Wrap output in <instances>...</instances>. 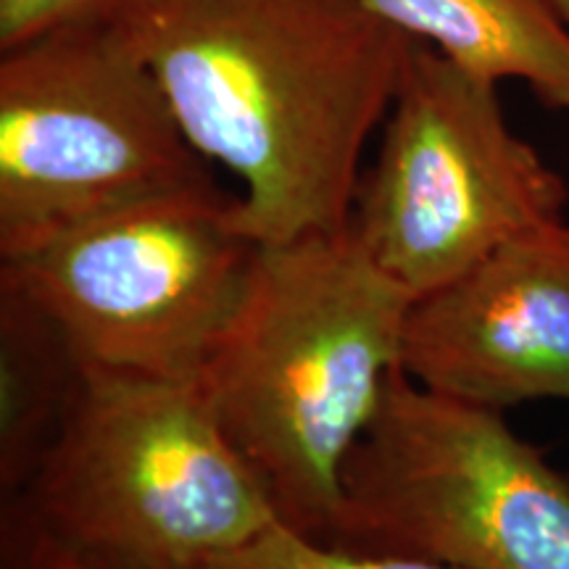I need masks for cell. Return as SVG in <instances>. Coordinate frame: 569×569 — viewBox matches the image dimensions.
<instances>
[{
    "mask_svg": "<svg viewBox=\"0 0 569 569\" xmlns=\"http://www.w3.org/2000/svg\"><path fill=\"white\" fill-rule=\"evenodd\" d=\"M411 40L472 74L519 80L569 113V27L553 0H365Z\"/></svg>",
    "mask_w": 569,
    "mask_h": 569,
    "instance_id": "cell-9",
    "label": "cell"
},
{
    "mask_svg": "<svg viewBox=\"0 0 569 569\" xmlns=\"http://www.w3.org/2000/svg\"><path fill=\"white\" fill-rule=\"evenodd\" d=\"M111 0H0V51L63 21L101 13Z\"/></svg>",
    "mask_w": 569,
    "mask_h": 569,
    "instance_id": "cell-13",
    "label": "cell"
},
{
    "mask_svg": "<svg viewBox=\"0 0 569 569\" xmlns=\"http://www.w3.org/2000/svg\"><path fill=\"white\" fill-rule=\"evenodd\" d=\"M234 201L211 180L117 206L0 259V280L59 322L88 372L196 380L256 253Z\"/></svg>",
    "mask_w": 569,
    "mask_h": 569,
    "instance_id": "cell-7",
    "label": "cell"
},
{
    "mask_svg": "<svg viewBox=\"0 0 569 569\" xmlns=\"http://www.w3.org/2000/svg\"><path fill=\"white\" fill-rule=\"evenodd\" d=\"M82 561L193 569L282 525L201 380L88 372V388L17 496Z\"/></svg>",
    "mask_w": 569,
    "mask_h": 569,
    "instance_id": "cell-3",
    "label": "cell"
},
{
    "mask_svg": "<svg viewBox=\"0 0 569 569\" xmlns=\"http://www.w3.org/2000/svg\"><path fill=\"white\" fill-rule=\"evenodd\" d=\"M325 543L465 569H569V472L503 415L430 393L398 367L346 461Z\"/></svg>",
    "mask_w": 569,
    "mask_h": 569,
    "instance_id": "cell-5",
    "label": "cell"
},
{
    "mask_svg": "<svg viewBox=\"0 0 569 569\" xmlns=\"http://www.w3.org/2000/svg\"><path fill=\"white\" fill-rule=\"evenodd\" d=\"M411 301L351 227L256 246L198 380L288 528L330 538L346 461L401 367Z\"/></svg>",
    "mask_w": 569,
    "mask_h": 569,
    "instance_id": "cell-2",
    "label": "cell"
},
{
    "mask_svg": "<svg viewBox=\"0 0 569 569\" xmlns=\"http://www.w3.org/2000/svg\"><path fill=\"white\" fill-rule=\"evenodd\" d=\"M82 569H111V567H101V565H90V561H82Z\"/></svg>",
    "mask_w": 569,
    "mask_h": 569,
    "instance_id": "cell-15",
    "label": "cell"
},
{
    "mask_svg": "<svg viewBox=\"0 0 569 569\" xmlns=\"http://www.w3.org/2000/svg\"><path fill=\"white\" fill-rule=\"evenodd\" d=\"M0 569H82L21 498L0 501Z\"/></svg>",
    "mask_w": 569,
    "mask_h": 569,
    "instance_id": "cell-12",
    "label": "cell"
},
{
    "mask_svg": "<svg viewBox=\"0 0 569 569\" xmlns=\"http://www.w3.org/2000/svg\"><path fill=\"white\" fill-rule=\"evenodd\" d=\"M401 369L430 393L498 415L569 401V224L522 234L415 298Z\"/></svg>",
    "mask_w": 569,
    "mask_h": 569,
    "instance_id": "cell-8",
    "label": "cell"
},
{
    "mask_svg": "<svg viewBox=\"0 0 569 569\" xmlns=\"http://www.w3.org/2000/svg\"><path fill=\"white\" fill-rule=\"evenodd\" d=\"M193 569H465L446 561L340 549L309 538L288 525H274L243 549L213 557Z\"/></svg>",
    "mask_w": 569,
    "mask_h": 569,
    "instance_id": "cell-11",
    "label": "cell"
},
{
    "mask_svg": "<svg viewBox=\"0 0 569 569\" xmlns=\"http://www.w3.org/2000/svg\"><path fill=\"white\" fill-rule=\"evenodd\" d=\"M88 388L59 322L0 280V501L30 488Z\"/></svg>",
    "mask_w": 569,
    "mask_h": 569,
    "instance_id": "cell-10",
    "label": "cell"
},
{
    "mask_svg": "<svg viewBox=\"0 0 569 569\" xmlns=\"http://www.w3.org/2000/svg\"><path fill=\"white\" fill-rule=\"evenodd\" d=\"M211 180L151 67L103 13L0 51V259Z\"/></svg>",
    "mask_w": 569,
    "mask_h": 569,
    "instance_id": "cell-4",
    "label": "cell"
},
{
    "mask_svg": "<svg viewBox=\"0 0 569 569\" xmlns=\"http://www.w3.org/2000/svg\"><path fill=\"white\" fill-rule=\"evenodd\" d=\"M553 6H557L561 19H565V24L569 27V0H553Z\"/></svg>",
    "mask_w": 569,
    "mask_h": 569,
    "instance_id": "cell-14",
    "label": "cell"
},
{
    "mask_svg": "<svg viewBox=\"0 0 569 569\" xmlns=\"http://www.w3.org/2000/svg\"><path fill=\"white\" fill-rule=\"evenodd\" d=\"M569 182L511 130L498 82L415 40L351 227L419 298L511 240L565 222Z\"/></svg>",
    "mask_w": 569,
    "mask_h": 569,
    "instance_id": "cell-6",
    "label": "cell"
},
{
    "mask_svg": "<svg viewBox=\"0 0 569 569\" xmlns=\"http://www.w3.org/2000/svg\"><path fill=\"white\" fill-rule=\"evenodd\" d=\"M101 13L196 151L240 182L234 224L248 240L346 230L409 34L365 0H111Z\"/></svg>",
    "mask_w": 569,
    "mask_h": 569,
    "instance_id": "cell-1",
    "label": "cell"
}]
</instances>
